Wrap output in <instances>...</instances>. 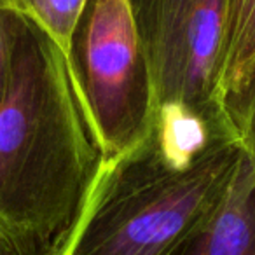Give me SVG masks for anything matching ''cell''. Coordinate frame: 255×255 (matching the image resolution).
<instances>
[{
  "mask_svg": "<svg viewBox=\"0 0 255 255\" xmlns=\"http://www.w3.org/2000/svg\"><path fill=\"white\" fill-rule=\"evenodd\" d=\"M103 170L65 53L25 14L0 105V229L18 255H63Z\"/></svg>",
  "mask_w": 255,
  "mask_h": 255,
  "instance_id": "1",
  "label": "cell"
},
{
  "mask_svg": "<svg viewBox=\"0 0 255 255\" xmlns=\"http://www.w3.org/2000/svg\"><path fill=\"white\" fill-rule=\"evenodd\" d=\"M245 150L227 114L157 109L145 138L103 164L63 255H168L220 203Z\"/></svg>",
  "mask_w": 255,
  "mask_h": 255,
  "instance_id": "2",
  "label": "cell"
},
{
  "mask_svg": "<svg viewBox=\"0 0 255 255\" xmlns=\"http://www.w3.org/2000/svg\"><path fill=\"white\" fill-rule=\"evenodd\" d=\"M65 56L107 164L138 145L157 114L152 74L126 0H86Z\"/></svg>",
  "mask_w": 255,
  "mask_h": 255,
  "instance_id": "3",
  "label": "cell"
},
{
  "mask_svg": "<svg viewBox=\"0 0 255 255\" xmlns=\"http://www.w3.org/2000/svg\"><path fill=\"white\" fill-rule=\"evenodd\" d=\"M157 109L224 116L220 82L229 0H126Z\"/></svg>",
  "mask_w": 255,
  "mask_h": 255,
  "instance_id": "4",
  "label": "cell"
},
{
  "mask_svg": "<svg viewBox=\"0 0 255 255\" xmlns=\"http://www.w3.org/2000/svg\"><path fill=\"white\" fill-rule=\"evenodd\" d=\"M168 255H255V156L248 147L220 203Z\"/></svg>",
  "mask_w": 255,
  "mask_h": 255,
  "instance_id": "5",
  "label": "cell"
},
{
  "mask_svg": "<svg viewBox=\"0 0 255 255\" xmlns=\"http://www.w3.org/2000/svg\"><path fill=\"white\" fill-rule=\"evenodd\" d=\"M255 65V0H229L227 4L224 68L220 100L227 116H233L247 89Z\"/></svg>",
  "mask_w": 255,
  "mask_h": 255,
  "instance_id": "6",
  "label": "cell"
},
{
  "mask_svg": "<svg viewBox=\"0 0 255 255\" xmlns=\"http://www.w3.org/2000/svg\"><path fill=\"white\" fill-rule=\"evenodd\" d=\"M23 12L67 54L68 42L86 0H18Z\"/></svg>",
  "mask_w": 255,
  "mask_h": 255,
  "instance_id": "7",
  "label": "cell"
},
{
  "mask_svg": "<svg viewBox=\"0 0 255 255\" xmlns=\"http://www.w3.org/2000/svg\"><path fill=\"white\" fill-rule=\"evenodd\" d=\"M25 12L18 0H0V105L4 103L11 84L12 61Z\"/></svg>",
  "mask_w": 255,
  "mask_h": 255,
  "instance_id": "8",
  "label": "cell"
},
{
  "mask_svg": "<svg viewBox=\"0 0 255 255\" xmlns=\"http://www.w3.org/2000/svg\"><path fill=\"white\" fill-rule=\"evenodd\" d=\"M233 124L236 126L238 131H240L243 142L255 129V65L250 74V79H248L243 98H241L240 105H238L236 112L233 116Z\"/></svg>",
  "mask_w": 255,
  "mask_h": 255,
  "instance_id": "9",
  "label": "cell"
},
{
  "mask_svg": "<svg viewBox=\"0 0 255 255\" xmlns=\"http://www.w3.org/2000/svg\"><path fill=\"white\" fill-rule=\"evenodd\" d=\"M0 255H18L12 241L2 229H0Z\"/></svg>",
  "mask_w": 255,
  "mask_h": 255,
  "instance_id": "10",
  "label": "cell"
},
{
  "mask_svg": "<svg viewBox=\"0 0 255 255\" xmlns=\"http://www.w3.org/2000/svg\"><path fill=\"white\" fill-rule=\"evenodd\" d=\"M245 145H247L248 150L255 156V129L247 136V138H245Z\"/></svg>",
  "mask_w": 255,
  "mask_h": 255,
  "instance_id": "11",
  "label": "cell"
}]
</instances>
